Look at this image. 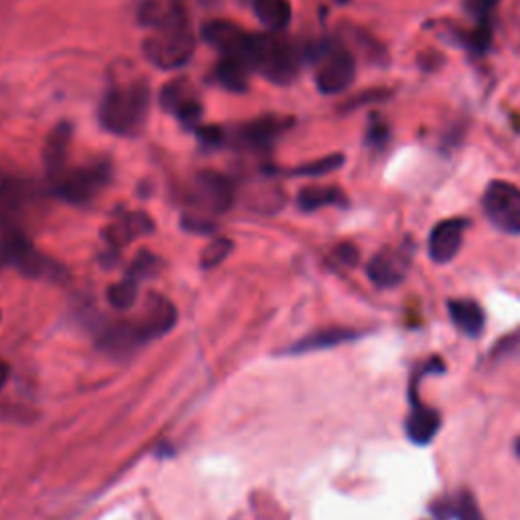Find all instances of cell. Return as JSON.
Segmentation results:
<instances>
[{
  "instance_id": "2e32d148",
  "label": "cell",
  "mask_w": 520,
  "mask_h": 520,
  "mask_svg": "<svg viewBox=\"0 0 520 520\" xmlns=\"http://www.w3.org/2000/svg\"><path fill=\"white\" fill-rule=\"evenodd\" d=\"M362 334L358 330H350V328H325L319 332H313L305 338H301L299 342H295L287 354H309V352H319V350H330L342 344H350L356 342Z\"/></svg>"
},
{
  "instance_id": "d6986e66",
  "label": "cell",
  "mask_w": 520,
  "mask_h": 520,
  "mask_svg": "<svg viewBox=\"0 0 520 520\" xmlns=\"http://www.w3.org/2000/svg\"><path fill=\"white\" fill-rule=\"evenodd\" d=\"M411 403H413V411L407 417L405 431L413 443L427 445L433 441V437L441 429V417L435 409H431L419 401H411Z\"/></svg>"
},
{
  "instance_id": "9c48e42d",
  "label": "cell",
  "mask_w": 520,
  "mask_h": 520,
  "mask_svg": "<svg viewBox=\"0 0 520 520\" xmlns=\"http://www.w3.org/2000/svg\"><path fill=\"white\" fill-rule=\"evenodd\" d=\"M191 202L202 212L222 214L234 204V183L218 171H202L191 183Z\"/></svg>"
},
{
  "instance_id": "9a60e30c",
  "label": "cell",
  "mask_w": 520,
  "mask_h": 520,
  "mask_svg": "<svg viewBox=\"0 0 520 520\" xmlns=\"http://www.w3.org/2000/svg\"><path fill=\"white\" fill-rule=\"evenodd\" d=\"M293 124V118L285 116H263L240 128V141L256 151H267L273 143Z\"/></svg>"
},
{
  "instance_id": "e575fe53",
  "label": "cell",
  "mask_w": 520,
  "mask_h": 520,
  "mask_svg": "<svg viewBox=\"0 0 520 520\" xmlns=\"http://www.w3.org/2000/svg\"><path fill=\"white\" fill-rule=\"evenodd\" d=\"M334 254H336V258L340 260V263H344L348 267H354L358 263V256H360L358 248L352 242H344V244L336 246Z\"/></svg>"
},
{
  "instance_id": "f35d334b",
  "label": "cell",
  "mask_w": 520,
  "mask_h": 520,
  "mask_svg": "<svg viewBox=\"0 0 520 520\" xmlns=\"http://www.w3.org/2000/svg\"><path fill=\"white\" fill-rule=\"evenodd\" d=\"M334 3H340V5H346V3H350V0H334Z\"/></svg>"
},
{
  "instance_id": "4fadbf2b",
  "label": "cell",
  "mask_w": 520,
  "mask_h": 520,
  "mask_svg": "<svg viewBox=\"0 0 520 520\" xmlns=\"http://www.w3.org/2000/svg\"><path fill=\"white\" fill-rule=\"evenodd\" d=\"M202 35H204V41L208 45H212L214 49H218L224 57H242L244 59L252 33L244 31L238 23L214 19L204 25Z\"/></svg>"
},
{
  "instance_id": "3957f363",
  "label": "cell",
  "mask_w": 520,
  "mask_h": 520,
  "mask_svg": "<svg viewBox=\"0 0 520 520\" xmlns=\"http://www.w3.org/2000/svg\"><path fill=\"white\" fill-rule=\"evenodd\" d=\"M305 61L315 65V86L325 96L346 92L356 80V57L340 41L319 39L303 47Z\"/></svg>"
},
{
  "instance_id": "8992f818",
  "label": "cell",
  "mask_w": 520,
  "mask_h": 520,
  "mask_svg": "<svg viewBox=\"0 0 520 520\" xmlns=\"http://www.w3.org/2000/svg\"><path fill=\"white\" fill-rule=\"evenodd\" d=\"M482 208L488 222L508 234L520 236V187L504 181L494 179L486 185L482 193Z\"/></svg>"
},
{
  "instance_id": "1f68e13d",
  "label": "cell",
  "mask_w": 520,
  "mask_h": 520,
  "mask_svg": "<svg viewBox=\"0 0 520 520\" xmlns=\"http://www.w3.org/2000/svg\"><path fill=\"white\" fill-rule=\"evenodd\" d=\"M518 350H520V330L508 334V336H504V338H500V340L496 342V346L492 348L490 358L502 360V358H506V356H510V354L518 352Z\"/></svg>"
},
{
  "instance_id": "4dcf8cb0",
  "label": "cell",
  "mask_w": 520,
  "mask_h": 520,
  "mask_svg": "<svg viewBox=\"0 0 520 520\" xmlns=\"http://www.w3.org/2000/svg\"><path fill=\"white\" fill-rule=\"evenodd\" d=\"M498 5L500 0H464L466 13L476 21H488Z\"/></svg>"
},
{
  "instance_id": "7a4b0ae2",
  "label": "cell",
  "mask_w": 520,
  "mask_h": 520,
  "mask_svg": "<svg viewBox=\"0 0 520 520\" xmlns=\"http://www.w3.org/2000/svg\"><path fill=\"white\" fill-rule=\"evenodd\" d=\"M151 108V90L145 82L112 88L100 104V122L112 135L133 137L143 128Z\"/></svg>"
},
{
  "instance_id": "f546056e",
  "label": "cell",
  "mask_w": 520,
  "mask_h": 520,
  "mask_svg": "<svg viewBox=\"0 0 520 520\" xmlns=\"http://www.w3.org/2000/svg\"><path fill=\"white\" fill-rule=\"evenodd\" d=\"M390 98V90L386 88H372V90H366L362 94H356L354 98H350L346 104H344V110H356V108H362V106H368V104H378V102H384Z\"/></svg>"
},
{
  "instance_id": "ac0fdd59",
  "label": "cell",
  "mask_w": 520,
  "mask_h": 520,
  "mask_svg": "<svg viewBox=\"0 0 520 520\" xmlns=\"http://www.w3.org/2000/svg\"><path fill=\"white\" fill-rule=\"evenodd\" d=\"M301 212H317L323 208H346L348 195L336 185H307L297 193Z\"/></svg>"
},
{
  "instance_id": "e0dca14e",
  "label": "cell",
  "mask_w": 520,
  "mask_h": 520,
  "mask_svg": "<svg viewBox=\"0 0 520 520\" xmlns=\"http://www.w3.org/2000/svg\"><path fill=\"white\" fill-rule=\"evenodd\" d=\"M449 317L455 328L470 338H478L486 328V313L474 299H451L447 303Z\"/></svg>"
},
{
  "instance_id": "f1b7e54d",
  "label": "cell",
  "mask_w": 520,
  "mask_h": 520,
  "mask_svg": "<svg viewBox=\"0 0 520 520\" xmlns=\"http://www.w3.org/2000/svg\"><path fill=\"white\" fill-rule=\"evenodd\" d=\"M390 141V126L380 116H372L368 130H366V143L372 149H384Z\"/></svg>"
},
{
  "instance_id": "277c9868",
  "label": "cell",
  "mask_w": 520,
  "mask_h": 520,
  "mask_svg": "<svg viewBox=\"0 0 520 520\" xmlns=\"http://www.w3.org/2000/svg\"><path fill=\"white\" fill-rule=\"evenodd\" d=\"M0 265L13 267L21 275L31 279H51L59 281L65 275V269L55 260L41 254L27 234L17 228H7L0 236Z\"/></svg>"
},
{
  "instance_id": "8fae6325",
  "label": "cell",
  "mask_w": 520,
  "mask_h": 520,
  "mask_svg": "<svg viewBox=\"0 0 520 520\" xmlns=\"http://www.w3.org/2000/svg\"><path fill=\"white\" fill-rule=\"evenodd\" d=\"M175 323H177L175 305L167 297L151 293L143 317L135 321V328L139 332L141 342L147 344L169 334L175 328Z\"/></svg>"
},
{
  "instance_id": "7c38bea8",
  "label": "cell",
  "mask_w": 520,
  "mask_h": 520,
  "mask_svg": "<svg viewBox=\"0 0 520 520\" xmlns=\"http://www.w3.org/2000/svg\"><path fill=\"white\" fill-rule=\"evenodd\" d=\"M159 102H161L163 110L173 112L187 126H193L202 120V114H204L202 102L198 100V96H195L191 84L183 78H177V80H171L169 84H165L161 90Z\"/></svg>"
},
{
  "instance_id": "30bf717a",
  "label": "cell",
  "mask_w": 520,
  "mask_h": 520,
  "mask_svg": "<svg viewBox=\"0 0 520 520\" xmlns=\"http://www.w3.org/2000/svg\"><path fill=\"white\" fill-rule=\"evenodd\" d=\"M468 228L466 218H447L433 226L427 238V254L435 265H447L460 254Z\"/></svg>"
},
{
  "instance_id": "74e56055",
  "label": "cell",
  "mask_w": 520,
  "mask_h": 520,
  "mask_svg": "<svg viewBox=\"0 0 520 520\" xmlns=\"http://www.w3.org/2000/svg\"><path fill=\"white\" fill-rule=\"evenodd\" d=\"M514 451H516V455L520 458V437L514 441Z\"/></svg>"
},
{
  "instance_id": "d4e9b609",
  "label": "cell",
  "mask_w": 520,
  "mask_h": 520,
  "mask_svg": "<svg viewBox=\"0 0 520 520\" xmlns=\"http://www.w3.org/2000/svg\"><path fill=\"white\" fill-rule=\"evenodd\" d=\"M106 297L114 309H130L137 303V297H139V281L128 277L120 283H114L106 291Z\"/></svg>"
},
{
  "instance_id": "d6a6232c",
  "label": "cell",
  "mask_w": 520,
  "mask_h": 520,
  "mask_svg": "<svg viewBox=\"0 0 520 520\" xmlns=\"http://www.w3.org/2000/svg\"><path fill=\"white\" fill-rule=\"evenodd\" d=\"M181 224L189 232H198V234H206V232H212L216 228V224L210 218H206L204 214H185L181 218Z\"/></svg>"
},
{
  "instance_id": "44dd1931",
  "label": "cell",
  "mask_w": 520,
  "mask_h": 520,
  "mask_svg": "<svg viewBox=\"0 0 520 520\" xmlns=\"http://www.w3.org/2000/svg\"><path fill=\"white\" fill-rule=\"evenodd\" d=\"M254 13L269 33L285 31L293 17L289 0H254Z\"/></svg>"
},
{
  "instance_id": "8d00e7d4",
  "label": "cell",
  "mask_w": 520,
  "mask_h": 520,
  "mask_svg": "<svg viewBox=\"0 0 520 520\" xmlns=\"http://www.w3.org/2000/svg\"><path fill=\"white\" fill-rule=\"evenodd\" d=\"M9 374H11V370H9V364L7 362H3L0 360V390L5 388V384L9 382Z\"/></svg>"
},
{
  "instance_id": "5bb4252c",
  "label": "cell",
  "mask_w": 520,
  "mask_h": 520,
  "mask_svg": "<svg viewBox=\"0 0 520 520\" xmlns=\"http://www.w3.org/2000/svg\"><path fill=\"white\" fill-rule=\"evenodd\" d=\"M155 230V222L145 212H128L116 218L112 224H108L102 232L104 242L110 246V250H120L135 242L137 238L149 236Z\"/></svg>"
},
{
  "instance_id": "5b68a950",
  "label": "cell",
  "mask_w": 520,
  "mask_h": 520,
  "mask_svg": "<svg viewBox=\"0 0 520 520\" xmlns=\"http://www.w3.org/2000/svg\"><path fill=\"white\" fill-rule=\"evenodd\" d=\"M145 57L159 70H179L187 65L195 53V37L189 29V23L171 25L167 29L155 31L145 45Z\"/></svg>"
},
{
  "instance_id": "4316f807",
  "label": "cell",
  "mask_w": 520,
  "mask_h": 520,
  "mask_svg": "<svg viewBox=\"0 0 520 520\" xmlns=\"http://www.w3.org/2000/svg\"><path fill=\"white\" fill-rule=\"evenodd\" d=\"M453 514L458 520H484L480 504L470 490L458 492L453 500Z\"/></svg>"
},
{
  "instance_id": "ba28073f",
  "label": "cell",
  "mask_w": 520,
  "mask_h": 520,
  "mask_svg": "<svg viewBox=\"0 0 520 520\" xmlns=\"http://www.w3.org/2000/svg\"><path fill=\"white\" fill-rule=\"evenodd\" d=\"M110 169L106 163L78 167L68 173L55 175V191L59 198L70 204H88L108 183Z\"/></svg>"
},
{
  "instance_id": "836d02e7",
  "label": "cell",
  "mask_w": 520,
  "mask_h": 520,
  "mask_svg": "<svg viewBox=\"0 0 520 520\" xmlns=\"http://www.w3.org/2000/svg\"><path fill=\"white\" fill-rule=\"evenodd\" d=\"M15 200L7 189H0V230H7V224L15 212Z\"/></svg>"
},
{
  "instance_id": "603a6c76",
  "label": "cell",
  "mask_w": 520,
  "mask_h": 520,
  "mask_svg": "<svg viewBox=\"0 0 520 520\" xmlns=\"http://www.w3.org/2000/svg\"><path fill=\"white\" fill-rule=\"evenodd\" d=\"M453 39L474 55H484L492 45V21H478L470 31H455Z\"/></svg>"
},
{
  "instance_id": "484cf974",
  "label": "cell",
  "mask_w": 520,
  "mask_h": 520,
  "mask_svg": "<svg viewBox=\"0 0 520 520\" xmlns=\"http://www.w3.org/2000/svg\"><path fill=\"white\" fill-rule=\"evenodd\" d=\"M234 248V242L230 238H224V236H218L214 238L204 250H202V256H200V267L210 271L218 265H222L224 260L230 256Z\"/></svg>"
},
{
  "instance_id": "ffe728a7",
  "label": "cell",
  "mask_w": 520,
  "mask_h": 520,
  "mask_svg": "<svg viewBox=\"0 0 520 520\" xmlns=\"http://www.w3.org/2000/svg\"><path fill=\"white\" fill-rule=\"evenodd\" d=\"M70 141H72V124L70 122H59L45 141L43 163L53 177L63 171L65 157H68V151H70Z\"/></svg>"
},
{
  "instance_id": "d590c367",
  "label": "cell",
  "mask_w": 520,
  "mask_h": 520,
  "mask_svg": "<svg viewBox=\"0 0 520 520\" xmlns=\"http://www.w3.org/2000/svg\"><path fill=\"white\" fill-rule=\"evenodd\" d=\"M198 137L206 145H220L224 141V130L220 126H200L198 128Z\"/></svg>"
},
{
  "instance_id": "83f0119b",
  "label": "cell",
  "mask_w": 520,
  "mask_h": 520,
  "mask_svg": "<svg viewBox=\"0 0 520 520\" xmlns=\"http://www.w3.org/2000/svg\"><path fill=\"white\" fill-rule=\"evenodd\" d=\"M157 267H159V258L155 254H151L149 250H143L135 260L133 265H130L128 269V277L133 279H145V277H151L157 273Z\"/></svg>"
},
{
  "instance_id": "52a82bcc",
  "label": "cell",
  "mask_w": 520,
  "mask_h": 520,
  "mask_svg": "<svg viewBox=\"0 0 520 520\" xmlns=\"http://www.w3.org/2000/svg\"><path fill=\"white\" fill-rule=\"evenodd\" d=\"M415 242L407 238L399 246H386L376 252L366 265V275L378 289H395L399 287L411 269L415 256Z\"/></svg>"
},
{
  "instance_id": "6da1fadb",
  "label": "cell",
  "mask_w": 520,
  "mask_h": 520,
  "mask_svg": "<svg viewBox=\"0 0 520 520\" xmlns=\"http://www.w3.org/2000/svg\"><path fill=\"white\" fill-rule=\"evenodd\" d=\"M244 61L250 70L273 84H291L305 61L303 47L281 39L277 33H252Z\"/></svg>"
},
{
  "instance_id": "cb8c5ba5",
  "label": "cell",
  "mask_w": 520,
  "mask_h": 520,
  "mask_svg": "<svg viewBox=\"0 0 520 520\" xmlns=\"http://www.w3.org/2000/svg\"><path fill=\"white\" fill-rule=\"evenodd\" d=\"M344 163H346V157L342 153H332V155H325L321 159L303 163L295 169H289L287 175H291V177H321V175H328L332 171H338Z\"/></svg>"
},
{
  "instance_id": "7402d4cb",
  "label": "cell",
  "mask_w": 520,
  "mask_h": 520,
  "mask_svg": "<svg viewBox=\"0 0 520 520\" xmlns=\"http://www.w3.org/2000/svg\"><path fill=\"white\" fill-rule=\"evenodd\" d=\"M250 65L242 57H222L216 65V80L230 92H246Z\"/></svg>"
}]
</instances>
